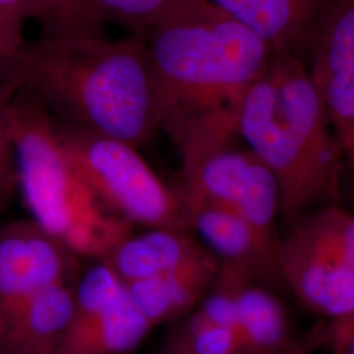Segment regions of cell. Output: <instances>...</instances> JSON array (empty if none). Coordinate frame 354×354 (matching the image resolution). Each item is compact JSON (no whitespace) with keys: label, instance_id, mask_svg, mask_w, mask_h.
<instances>
[{"label":"cell","instance_id":"1","mask_svg":"<svg viewBox=\"0 0 354 354\" xmlns=\"http://www.w3.org/2000/svg\"><path fill=\"white\" fill-rule=\"evenodd\" d=\"M158 130L181 165L234 143L243 97L274 55L205 0H188L146 37Z\"/></svg>","mask_w":354,"mask_h":354},{"label":"cell","instance_id":"2","mask_svg":"<svg viewBox=\"0 0 354 354\" xmlns=\"http://www.w3.org/2000/svg\"><path fill=\"white\" fill-rule=\"evenodd\" d=\"M26 92L58 121L140 149L159 131L146 39L46 36L0 66V97Z\"/></svg>","mask_w":354,"mask_h":354},{"label":"cell","instance_id":"3","mask_svg":"<svg viewBox=\"0 0 354 354\" xmlns=\"http://www.w3.org/2000/svg\"><path fill=\"white\" fill-rule=\"evenodd\" d=\"M236 131L276 177L282 222L340 203L344 151L302 57L274 53L243 97Z\"/></svg>","mask_w":354,"mask_h":354},{"label":"cell","instance_id":"4","mask_svg":"<svg viewBox=\"0 0 354 354\" xmlns=\"http://www.w3.org/2000/svg\"><path fill=\"white\" fill-rule=\"evenodd\" d=\"M0 100L30 219L80 259L102 261L133 226L89 189L57 138L51 114L35 97L15 92Z\"/></svg>","mask_w":354,"mask_h":354},{"label":"cell","instance_id":"5","mask_svg":"<svg viewBox=\"0 0 354 354\" xmlns=\"http://www.w3.org/2000/svg\"><path fill=\"white\" fill-rule=\"evenodd\" d=\"M53 122L66 155L112 214L133 227L192 231L178 190L155 174L137 147L54 117Z\"/></svg>","mask_w":354,"mask_h":354},{"label":"cell","instance_id":"6","mask_svg":"<svg viewBox=\"0 0 354 354\" xmlns=\"http://www.w3.org/2000/svg\"><path fill=\"white\" fill-rule=\"evenodd\" d=\"M153 329L113 269L95 261L76 281L71 319L54 354H131Z\"/></svg>","mask_w":354,"mask_h":354},{"label":"cell","instance_id":"7","mask_svg":"<svg viewBox=\"0 0 354 354\" xmlns=\"http://www.w3.org/2000/svg\"><path fill=\"white\" fill-rule=\"evenodd\" d=\"M281 282L301 304L327 320L354 310V268L320 232L308 215L291 222L279 247Z\"/></svg>","mask_w":354,"mask_h":354},{"label":"cell","instance_id":"8","mask_svg":"<svg viewBox=\"0 0 354 354\" xmlns=\"http://www.w3.org/2000/svg\"><path fill=\"white\" fill-rule=\"evenodd\" d=\"M308 73L342 151L354 160V0L329 1L307 48Z\"/></svg>","mask_w":354,"mask_h":354},{"label":"cell","instance_id":"9","mask_svg":"<svg viewBox=\"0 0 354 354\" xmlns=\"http://www.w3.org/2000/svg\"><path fill=\"white\" fill-rule=\"evenodd\" d=\"M80 259L33 219L0 227V313L54 286L75 283Z\"/></svg>","mask_w":354,"mask_h":354},{"label":"cell","instance_id":"10","mask_svg":"<svg viewBox=\"0 0 354 354\" xmlns=\"http://www.w3.org/2000/svg\"><path fill=\"white\" fill-rule=\"evenodd\" d=\"M184 206L192 232L222 264L266 286L281 282L277 257L266 250L241 215L206 203H184Z\"/></svg>","mask_w":354,"mask_h":354},{"label":"cell","instance_id":"11","mask_svg":"<svg viewBox=\"0 0 354 354\" xmlns=\"http://www.w3.org/2000/svg\"><path fill=\"white\" fill-rule=\"evenodd\" d=\"M214 256L192 231L147 228L130 234L104 260L124 283L153 279Z\"/></svg>","mask_w":354,"mask_h":354},{"label":"cell","instance_id":"12","mask_svg":"<svg viewBox=\"0 0 354 354\" xmlns=\"http://www.w3.org/2000/svg\"><path fill=\"white\" fill-rule=\"evenodd\" d=\"M274 53L302 57L326 0H205Z\"/></svg>","mask_w":354,"mask_h":354},{"label":"cell","instance_id":"13","mask_svg":"<svg viewBox=\"0 0 354 354\" xmlns=\"http://www.w3.org/2000/svg\"><path fill=\"white\" fill-rule=\"evenodd\" d=\"M75 283L54 286L0 313V354L55 353L71 319Z\"/></svg>","mask_w":354,"mask_h":354},{"label":"cell","instance_id":"14","mask_svg":"<svg viewBox=\"0 0 354 354\" xmlns=\"http://www.w3.org/2000/svg\"><path fill=\"white\" fill-rule=\"evenodd\" d=\"M238 332L252 354H308L310 345L295 333L290 317L269 286L238 270L235 286Z\"/></svg>","mask_w":354,"mask_h":354},{"label":"cell","instance_id":"15","mask_svg":"<svg viewBox=\"0 0 354 354\" xmlns=\"http://www.w3.org/2000/svg\"><path fill=\"white\" fill-rule=\"evenodd\" d=\"M221 261L212 256L165 276L125 283L130 301L152 324H174L187 317L213 286Z\"/></svg>","mask_w":354,"mask_h":354},{"label":"cell","instance_id":"16","mask_svg":"<svg viewBox=\"0 0 354 354\" xmlns=\"http://www.w3.org/2000/svg\"><path fill=\"white\" fill-rule=\"evenodd\" d=\"M254 153L234 143L205 152L181 165L177 190L183 203L213 205L235 210Z\"/></svg>","mask_w":354,"mask_h":354},{"label":"cell","instance_id":"17","mask_svg":"<svg viewBox=\"0 0 354 354\" xmlns=\"http://www.w3.org/2000/svg\"><path fill=\"white\" fill-rule=\"evenodd\" d=\"M235 213L252 228L263 245L279 261L281 236L277 231L279 218V183L273 174L254 155L241 188Z\"/></svg>","mask_w":354,"mask_h":354},{"label":"cell","instance_id":"18","mask_svg":"<svg viewBox=\"0 0 354 354\" xmlns=\"http://www.w3.org/2000/svg\"><path fill=\"white\" fill-rule=\"evenodd\" d=\"M165 353L252 354L235 329L219 326L192 311L167 335Z\"/></svg>","mask_w":354,"mask_h":354},{"label":"cell","instance_id":"19","mask_svg":"<svg viewBox=\"0 0 354 354\" xmlns=\"http://www.w3.org/2000/svg\"><path fill=\"white\" fill-rule=\"evenodd\" d=\"M29 15L46 36H105L89 0H29Z\"/></svg>","mask_w":354,"mask_h":354},{"label":"cell","instance_id":"20","mask_svg":"<svg viewBox=\"0 0 354 354\" xmlns=\"http://www.w3.org/2000/svg\"><path fill=\"white\" fill-rule=\"evenodd\" d=\"M185 1L188 0H89V4L104 26L113 23L146 39L155 26Z\"/></svg>","mask_w":354,"mask_h":354},{"label":"cell","instance_id":"21","mask_svg":"<svg viewBox=\"0 0 354 354\" xmlns=\"http://www.w3.org/2000/svg\"><path fill=\"white\" fill-rule=\"evenodd\" d=\"M320 232L342 253L345 261L354 268V214L342 209L340 203L329 205L308 213Z\"/></svg>","mask_w":354,"mask_h":354},{"label":"cell","instance_id":"22","mask_svg":"<svg viewBox=\"0 0 354 354\" xmlns=\"http://www.w3.org/2000/svg\"><path fill=\"white\" fill-rule=\"evenodd\" d=\"M354 336V310L339 320H327L322 326L313 329L306 337L311 349H330L335 345Z\"/></svg>","mask_w":354,"mask_h":354},{"label":"cell","instance_id":"23","mask_svg":"<svg viewBox=\"0 0 354 354\" xmlns=\"http://www.w3.org/2000/svg\"><path fill=\"white\" fill-rule=\"evenodd\" d=\"M29 15V0H0V23L15 35L23 36V26Z\"/></svg>","mask_w":354,"mask_h":354},{"label":"cell","instance_id":"24","mask_svg":"<svg viewBox=\"0 0 354 354\" xmlns=\"http://www.w3.org/2000/svg\"><path fill=\"white\" fill-rule=\"evenodd\" d=\"M24 42V37L15 35L7 26L0 23V66L12 59Z\"/></svg>","mask_w":354,"mask_h":354},{"label":"cell","instance_id":"25","mask_svg":"<svg viewBox=\"0 0 354 354\" xmlns=\"http://www.w3.org/2000/svg\"><path fill=\"white\" fill-rule=\"evenodd\" d=\"M16 183V172L0 167V205L4 203Z\"/></svg>","mask_w":354,"mask_h":354},{"label":"cell","instance_id":"26","mask_svg":"<svg viewBox=\"0 0 354 354\" xmlns=\"http://www.w3.org/2000/svg\"><path fill=\"white\" fill-rule=\"evenodd\" d=\"M330 354H354V336L329 349Z\"/></svg>","mask_w":354,"mask_h":354},{"label":"cell","instance_id":"27","mask_svg":"<svg viewBox=\"0 0 354 354\" xmlns=\"http://www.w3.org/2000/svg\"><path fill=\"white\" fill-rule=\"evenodd\" d=\"M162 354H171V353H165V352H163V353H162Z\"/></svg>","mask_w":354,"mask_h":354}]
</instances>
